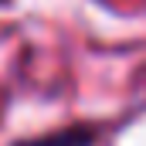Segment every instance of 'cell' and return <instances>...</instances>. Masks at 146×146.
Wrapping results in <instances>:
<instances>
[{
	"instance_id": "cell-1",
	"label": "cell",
	"mask_w": 146,
	"mask_h": 146,
	"mask_svg": "<svg viewBox=\"0 0 146 146\" xmlns=\"http://www.w3.org/2000/svg\"><path fill=\"white\" fill-rule=\"evenodd\" d=\"M92 136H95V129L75 126V129H65L58 136H44V139H31V143H17V146H88Z\"/></svg>"
}]
</instances>
